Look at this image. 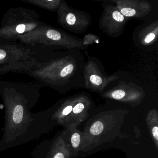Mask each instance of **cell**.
<instances>
[{"instance_id": "obj_1", "label": "cell", "mask_w": 158, "mask_h": 158, "mask_svg": "<svg viewBox=\"0 0 158 158\" xmlns=\"http://www.w3.org/2000/svg\"><path fill=\"white\" fill-rule=\"evenodd\" d=\"M42 85L36 82L0 80V96L5 109L0 152L39 139L56 127L51 120L53 106L33 112Z\"/></svg>"}, {"instance_id": "obj_2", "label": "cell", "mask_w": 158, "mask_h": 158, "mask_svg": "<svg viewBox=\"0 0 158 158\" xmlns=\"http://www.w3.org/2000/svg\"><path fill=\"white\" fill-rule=\"evenodd\" d=\"M85 62L80 50H56L25 74L43 86L65 94L72 89L84 88L83 73Z\"/></svg>"}, {"instance_id": "obj_3", "label": "cell", "mask_w": 158, "mask_h": 158, "mask_svg": "<svg viewBox=\"0 0 158 158\" xmlns=\"http://www.w3.org/2000/svg\"><path fill=\"white\" fill-rule=\"evenodd\" d=\"M128 113L125 109H105L93 115L82 132L80 152H88L115 139L120 134Z\"/></svg>"}, {"instance_id": "obj_4", "label": "cell", "mask_w": 158, "mask_h": 158, "mask_svg": "<svg viewBox=\"0 0 158 158\" xmlns=\"http://www.w3.org/2000/svg\"><path fill=\"white\" fill-rule=\"evenodd\" d=\"M55 50L0 39V75L25 74L48 58Z\"/></svg>"}, {"instance_id": "obj_5", "label": "cell", "mask_w": 158, "mask_h": 158, "mask_svg": "<svg viewBox=\"0 0 158 158\" xmlns=\"http://www.w3.org/2000/svg\"><path fill=\"white\" fill-rule=\"evenodd\" d=\"M17 41L23 44L55 50L74 49L85 51L88 48L80 39L60 29L44 23L19 37Z\"/></svg>"}, {"instance_id": "obj_6", "label": "cell", "mask_w": 158, "mask_h": 158, "mask_svg": "<svg viewBox=\"0 0 158 158\" xmlns=\"http://www.w3.org/2000/svg\"><path fill=\"white\" fill-rule=\"evenodd\" d=\"M44 23L40 20L39 13L33 9L10 7L0 21V39L17 41L19 37Z\"/></svg>"}, {"instance_id": "obj_7", "label": "cell", "mask_w": 158, "mask_h": 158, "mask_svg": "<svg viewBox=\"0 0 158 158\" xmlns=\"http://www.w3.org/2000/svg\"><path fill=\"white\" fill-rule=\"evenodd\" d=\"M85 54L87 60L85 61L83 73L84 88L91 92L101 94L111 83L119 79V77L117 75H107L99 60L90 56L86 50Z\"/></svg>"}, {"instance_id": "obj_8", "label": "cell", "mask_w": 158, "mask_h": 158, "mask_svg": "<svg viewBox=\"0 0 158 158\" xmlns=\"http://www.w3.org/2000/svg\"><path fill=\"white\" fill-rule=\"evenodd\" d=\"M57 14L58 24L75 34L85 32L92 23V18L88 13L72 8L66 0H62Z\"/></svg>"}, {"instance_id": "obj_9", "label": "cell", "mask_w": 158, "mask_h": 158, "mask_svg": "<svg viewBox=\"0 0 158 158\" xmlns=\"http://www.w3.org/2000/svg\"><path fill=\"white\" fill-rule=\"evenodd\" d=\"M32 158H72V153L66 142L64 131L36 145L31 153Z\"/></svg>"}, {"instance_id": "obj_10", "label": "cell", "mask_w": 158, "mask_h": 158, "mask_svg": "<svg viewBox=\"0 0 158 158\" xmlns=\"http://www.w3.org/2000/svg\"><path fill=\"white\" fill-rule=\"evenodd\" d=\"M104 11L99 20V28L112 38L120 36L124 31L129 18L123 15L116 6L102 4Z\"/></svg>"}, {"instance_id": "obj_11", "label": "cell", "mask_w": 158, "mask_h": 158, "mask_svg": "<svg viewBox=\"0 0 158 158\" xmlns=\"http://www.w3.org/2000/svg\"><path fill=\"white\" fill-rule=\"evenodd\" d=\"M100 94L103 98L131 106L140 105L145 96L143 88L133 83L126 82H120L115 87Z\"/></svg>"}, {"instance_id": "obj_12", "label": "cell", "mask_w": 158, "mask_h": 158, "mask_svg": "<svg viewBox=\"0 0 158 158\" xmlns=\"http://www.w3.org/2000/svg\"><path fill=\"white\" fill-rule=\"evenodd\" d=\"M126 17L141 19L148 15L152 11V5L144 0H110Z\"/></svg>"}, {"instance_id": "obj_13", "label": "cell", "mask_w": 158, "mask_h": 158, "mask_svg": "<svg viewBox=\"0 0 158 158\" xmlns=\"http://www.w3.org/2000/svg\"><path fill=\"white\" fill-rule=\"evenodd\" d=\"M135 44L142 49H148L157 42L158 20L139 26L134 32Z\"/></svg>"}, {"instance_id": "obj_14", "label": "cell", "mask_w": 158, "mask_h": 158, "mask_svg": "<svg viewBox=\"0 0 158 158\" xmlns=\"http://www.w3.org/2000/svg\"><path fill=\"white\" fill-rule=\"evenodd\" d=\"M64 136L71 150L72 157L76 156L80 152L83 139V132L76 126H70L64 129Z\"/></svg>"}, {"instance_id": "obj_15", "label": "cell", "mask_w": 158, "mask_h": 158, "mask_svg": "<svg viewBox=\"0 0 158 158\" xmlns=\"http://www.w3.org/2000/svg\"><path fill=\"white\" fill-rule=\"evenodd\" d=\"M146 122L150 136L158 150V113L156 109L151 110L148 112Z\"/></svg>"}, {"instance_id": "obj_16", "label": "cell", "mask_w": 158, "mask_h": 158, "mask_svg": "<svg viewBox=\"0 0 158 158\" xmlns=\"http://www.w3.org/2000/svg\"><path fill=\"white\" fill-rule=\"evenodd\" d=\"M23 2L38 6L48 11H57L62 0H19Z\"/></svg>"}, {"instance_id": "obj_17", "label": "cell", "mask_w": 158, "mask_h": 158, "mask_svg": "<svg viewBox=\"0 0 158 158\" xmlns=\"http://www.w3.org/2000/svg\"><path fill=\"white\" fill-rule=\"evenodd\" d=\"M99 38L92 34H88L85 35L83 39V42L86 46H89V45L95 43L96 40H98Z\"/></svg>"}, {"instance_id": "obj_18", "label": "cell", "mask_w": 158, "mask_h": 158, "mask_svg": "<svg viewBox=\"0 0 158 158\" xmlns=\"http://www.w3.org/2000/svg\"><path fill=\"white\" fill-rule=\"evenodd\" d=\"M95 1H104V0H95ZM108 1V0H107ZM109 1H110V0H109Z\"/></svg>"}]
</instances>
